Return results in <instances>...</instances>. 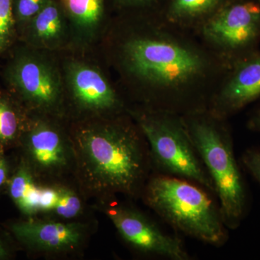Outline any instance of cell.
<instances>
[{"mask_svg":"<svg viewBox=\"0 0 260 260\" xmlns=\"http://www.w3.org/2000/svg\"><path fill=\"white\" fill-rule=\"evenodd\" d=\"M7 188L10 198L22 213L31 216L39 213V186L36 183L35 174L23 159L12 173Z\"/></svg>","mask_w":260,"mask_h":260,"instance_id":"obj_16","label":"cell"},{"mask_svg":"<svg viewBox=\"0 0 260 260\" xmlns=\"http://www.w3.org/2000/svg\"><path fill=\"white\" fill-rule=\"evenodd\" d=\"M18 145L35 175H58L75 161L71 139L46 116L28 118Z\"/></svg>","mask_w":260,"mask_h":260,"instance_id":"obj_8","label":"cell"},{"mask_svg":"<svg viewBox=\"0 0 260 260\" xmlns=\"http://www.w3.org/2000/svg\"><path fill=\"white\" fill-rule=\"evenodd\" d=\"M16 28L13 0H0V53L13 44Z\"/></svg>","mask_w":260,"mask_h":260,"instance_id":"obj_18","label":"cell"},{"mask_svg":"<svg viewBox=\"0 0 260 260\" xmlns=\"http://www.w3.org/2000/svg\"><path fill=\"white\" fill-rule=\"evenodd\" d=\"M260 99V51L233 65L210 101L208 110L227 119Z\"/></svg>","mask_w":260,"mask_h":260,"instance_id":"obj_11","label":"cell"},{"mask_svg":"<svg viewBox=\"0 0 260 260\" xmlns=\"http://www.w3.org/2000/svg\"><path fill=\"white\" fill-rule=\"evenodd\" d=\"M20 244L34 251L64 252L74 250L83 242L86 225L69 222L30 218L17 220L8 226Z\"/></svg>","mask_w":260,"mask_h":260,"instance_id":"obj_12","label":"cell"},{"mask_svg":"<svg viewBox=\"0 0 260 260\" xmlns=\"http://www.w3.org/2000/svg\"><path fill=\"white\" fill-rule=\"evenodd\" d=\"M164 0H114V5L123 13L160 11Z\"/></svg>","mask_w":260,"mask_h":260,"instance_id":"obj_21","label":"cell"},{"mask_svg":"<svg viewBox=\"0 0 260 260\" xmlns=\"http://www.w3.org/2000/svg\"><path fill=\"white\" fill-rule=\"evenodd\" d=\"M59 199L52 212L64 220L76 218L83 210V203L75 191L68 187H58Z\"/></svg>","mask_w":260,"mask_h":260,"instance_id":"obj_19","label":"cell"},{"mask_svg":"<svg viewBox=\"0 0 260 260\" xmlns=\"http://www.w3.org/2000/svg\"><path fill=\"white\" fill-rule=\"evenodd\" d=\"M70 26L80 38L93 39L104 22V0H59Z\"/></svg>","mask_w":260,"mask_h":260,"instance_id":"obj_15","label":"cell"},{"mask_svg":"<svg viewBox=\"0 0 260 260\" xmlns=\"http://www.w3.org/2000/svg\"><path fill=\"white\" fill-rule=\"evenodd\" d=\"M70 27L59 0H49L22 31L30 47L53 51L69 43Z\"/></svg>","mask_w":260,"mask_h":260,"instance_id":"obj_13","label":"cell"},{"mask_svg":"<svg viewBox=\"0 0 260 260\" xmlns=\"http://www.w3.org/2000/svg\"><path fill=\"white\" fill-rule=\"evenodd\" d=\"M127 111L144 135L157 173L191 181L215 194L213 181L191 142L182 116L140 107L128 108Z\"/></svg>","mask_w":260,"mask_h":260,"instance_id":"obj_5","label":"cell"},{"mask_svg":"<svg viewBox=\"0 0 260 260\" xmlns=\"http://www.w3.org/2000/svg\"><path fill=\"white\" fill-rule=\"evenodd\" d=\"M59 199L58 188L39 186L38 194V211H53Z\"/></svg>","mask_w":260,"mask_h":260,"instance_id":"obj_22","label":"cell"},{"mask_svg":"<svg viewBox=\"0 0 260 260\" xmlns=\"http://www.w3.org/2000/svg\"><path fill=\"white\" fill-rule=\"evenodd\" d=\"M111 58L138 107L184 116L208 109L229 67L194 32L160 11L122 13Z\"/></svg>","mask_w":260,"mask_h":260,"instance_id":"obj_1","label":"cell"},{"mask_svg":"<svg viewBox=\"0 0 260 260\" xmlns=\"http://www.w3.org/2000/svg\"><path fill=\"white\" fill-rule=\"evenodd\" d=\"M71 141L80 176L90 190L109 197L143 193L153 165L144 135L129 112L83 124Z\"/></svg>","mask_w":260,"mask_h":260,"instance_id":"obj_2","label":"cell"},{"mask_svg":"<svg viewBox=\"0 0 260 260\" xmlns=\"http://www.w3.org/2000/svg\"><path fill=\"white\" fill-rule=\"evenodd\" d=\"M195 34L230 69L258 51L260 0H228Z\"/></svg>","mask_w":260,"mask_h":260,"instance_id":"obj_7","label":"cell"},{"mask_svg":"<svg viewBox=\"0 0 260 260\" xmlns=\"http://www.w3.org/2000/svg\"><path fill=\"white\" fill-rule=\"evenodd\" d=\"M242 160L244 167L260 184V150L248 149L243 153Z\"/></svg>","mask_w":260,"mask_h":260,"instance_id":"obj_23","label":"cell"},{"mask_svg":"<svg viewBox=\"0 0 260 260\" xmlns=\"http://www.w3.org/2000/svg\"><path fill=\"white\" fill-rule=\"evenodd\" d=\"M228 0H164L160 13L168 21L193 32Z\"/></svg>","mask_w":260,"mask_h":260,"instance_id":"obj_14","label":"cell"},{"mask_svg":"<svg viewBox=\"0 0 260 260\" xmlns=\"http://www.w3.org/2000/svg\"><path fill=\"white\" fill-rule=\"evenodd\" d=\"M13 254L11 246L8 239L0 234V260L9 259Z\"/></svg>","mask_w":260,"mask_h":260,"instance_id":"obj_25","label":"cell"},{"mask_svg":"<svg viewBox=\"0 0 260 260\" xmlns=\"http://www.w3.org/2000/svg\"><path fill=\"white\" fill-rule=\"evenodd\" d=\"M142 194L148 206L176 230L217 247L227 242L229 232L219 205L198 184L157 173L149 178Z\"/></svg>","mask_w":260,"mask_h":260,"instance_id":"obj_4","label":"cell"},{"mask_svg":"<svg viewBox=\"0 0 260 260\" xmlns=\"http://www.w3.org/2000/svg\"><path fill=\"white\" fill-rule=\"evenodd\" d=\"M25 111L14 97L0 94V148L18 145L28 119Z\"/></svg>","mask_w":260,"mask_h":260,"instance_id":"obj_17","label":"cell"},{"mask_svg":"<svg viewBox=\"0 0 260 260\" xmlns=\"http://www.w3.org/2000/svg\"><path fill=\"white\" fill-rule=\"evenodd\" d=\"M182 116L191 142L213 181L224 223L228 229L235 230L245 217L247 194L226 119L214 115L208 109Z\"/></svg>","mask_w":260,"mask_h":260,"instance_id":"obj_3","label":"cell"},{"mask_svg":"<svg viewBox=\"0 0 260 260\" xmlns=\"http://www.w3.org/2000/svg\"><path fill=\"white\" fill-rule=\"evenodd\" d=\"M64 70L65 92L80 112L99 117L127 112L121 95L97 67L72 60L66 63Z\"/></svg>","mask_w":260,"mask_h":260,"instance_id":"obj_9","label":"cell"},{"mask_svg":"<svg viewBox=\"0 0 260 260\" xmlns=\"http://www.w3.org/2000/svg\"><path fill=\"white\" fill-rule=\"evenodd\" d=\"M11 167L4 148H0V189L8 184L11 176Z\"/></svg>","mask_w":260,"mask_h":260,"instance_id":"obj_24","label":"cell"},{"mask_svg":"<svg viewBox=\"0 0 260 260\" xmlns=\"http://www.w3.org/2000/svg\"><path fill=\"white\" fill-rule=\"evenodd\" d=\"M40 51L30 47L16 52L5 70V79L25 110L51 115L62 107L64 78L54 61Z\"/></svg>","mask_w":260,"mask_h":260,"instance_id":"obj_6","label":"cell"},{"mask_svg":"<svg viewBox=\"0 0 260 260\" xmlns=\"http://www.w3.org/2000/svg\"><path fill=\"white\" fill-rule=\"evenodd\" d=\"M49 0H13L16 27L23 30L27 24L44 8Z\"/></svg>","mask_w":260,"mask_h":260,"instance_id":"obj_20","label":"cell"},{"mask_svg":"<svg viewBox=\"0 0 260 260\" xmlns=\"http://www.w3.org/2000/svg\"><path fill=\"white\" fill-rule=\"evenodd\" d=\"M104 211L121 238L140 252L172 260L191 259L180 238L164 232L139 210L114 205Z\"/></svg>","mask_w":260,"mask_h":260,"instance_id":"obj_10","label":"cell"},{"mask_svg":"<svg viewBox=\"0 0 260 260\" xmlns=\"http://www.w3.org/2000/svg\"><path fill=\"white\" fill-rule=\"evenodd\" d=\"M248 126L249 129L260 133V109L251 116L248 122Z\"/></svg>","mask_w":260,"mask_h":260,"instance_id":"obj_26","label":"cell"}]
</instances>
